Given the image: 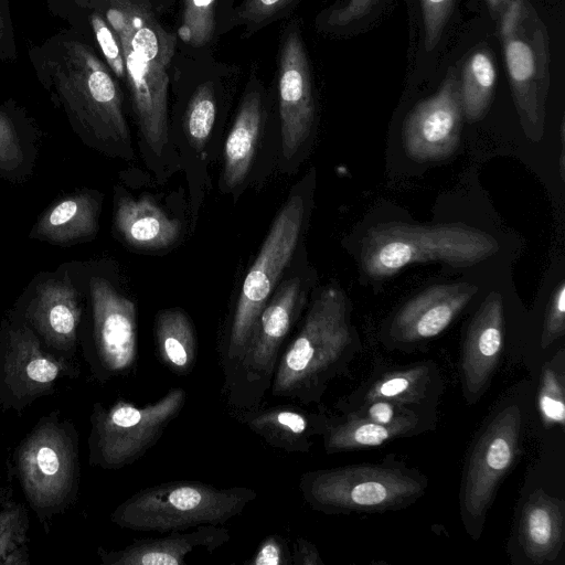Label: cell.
I'll return each mask as SVG.
<instances>
[{
  "instance_id": "obj_1",
  "label": "cell",
  "mask_w": 565,
  "mask_h": 565,
  "mask_svg": "<svg viewBox=\"0 0 565 565\" xmlns=\"http://www.w3.org/2000/svg\"><path fill=\"white\" fill-rule=\"evenodd\" d=\"M95 2L119 40L142 137L160 154L168 142V67L174 54L175 35L158 22L143 0Z\"/></svg>"
},
{
  "instance_id": "obj_2",
  "label": "cell",
  "mask_w": 565,
  "mask_h": 565,
  "mask_svg": "<svg viewBox=\"0 0 565 565\" xmlns=\"http://www.w3.org/2000/svg\"><path fill=\"white\" fill-rule=\"evenodd\" d=\"M354 349L345 295L327 288L312 301L302 326L282 350L269 388L271 397L320 403L329 382L341 374Z\"/></svg>"
},
{
  "instance_id": "obj_3",
  "label": "cell",
  "mask_w": 565,
  "mask_h": 565,
  "mask_svg": "<svg viewBox=\"0 0 565 565\" xmlns=\"http://www.w3.org/2000/svg\"><path fill=\"white\" fill-rule=\"evenodd\" d=\"M40 68L82 132L105 145L129 146L120 88L90 45L62 38L44 54Z\"/></svg>"
},
{
  "instance_id": "obj_4",
  "label": "cell",
  "mask_w": 565,
  "mask_h": 565,
  "mask_svg": "<svg viewBox=\"0 0 565 565\" xmlns=\"http://www.w3.org/2000/svg\"><path fill=\"white\" fill-rule=\"evenodd\" d=\"M498 249L499 244L492 235L462 223L419 225L391 222L366 232L360 260L369 277L383 279L417 263L470 267Z\"/></svg>"
},
{
  "instance_id": "obj_5",
  "label": "cell",
  "mask_w": 565,
  "mask_h": 565,
  "mask_svg": "<svg viewBox=\"0 0 565 565\" xmlns=\"http://www.w3.org/2000/svg\"><path fill=\"white\" fill-rule=\"evenodd\" d=\"M17 479L42 524L64 513L77 499L79 436L58 411L42 416L13 452Z\"/></svg>"
},
{
  "instance_id": "obj_6",
  "label": "cell",
  "mask_w": 565,
  "mask_h": 565,
  "mask_svg": "<svg viewBox=\"0 0 565 565\" xmlns=\"http://www.w3.org/2000/svg\"><path fill=\"white\" fill-rule=\"evenodd\" d=\"M257 498L248 487L217 488L201 481H169L143 488L111 512L110 521L127 530L169 533L200 525H222Z\"/></svg>"
},
{
  "instance_id": "obj_7",
  "label": "cell",
  "mask_w": 565,
  "mask_h": 565,
  "mask_svg": "<svg viewBox=\"0 0 565 565\" xmlns=\"http://www.w3.org/2000/svg\"><path fill=\"white\" fill-rule=\"evenodd\" d=\"M425 487L423 477L383 465L311 470L299 479L303 500L326 514L396 510L414 502Z\"/></svg>"
},
{
  "instance_id": "obj_8",
  "label": "cell",
  "mask_w": 565,
  "mask_h": 565,
  "mask_svg": "<svg viewBox=\"0 0 565 565\" xmlns=\"http://www.w3.org/2000/svg\"><path fill=\"white\" fill-rule=\"evenodd\" d=\"M303 210V201L298 195L286 202L245 277L235 309L217 348L223 384L230 379L243 354L260 312L294 254Z\"/></svg>"
},
{
  "instance_id": "obj_9",
  "label": "cell",
  "mask_w": 565,
  "mask_h": 565,
  "mask_svg": "<svg viewBox=\"0 0 565 565\" xmlns=\"http://www.w3.org/2000/svg\"><path fill=\"white\" fill-rule=\"evenodd\" d=\"M499 15L513 102L526 136L540 140L550 86L547 30L529 0H510Z\"/></svg>"
},
{
  "instance_id": "obj_10",
  "label": "cell",
  "mask_w": 565,
  "mask_h": 565,
  "mask_svg": "<svg viewBox=\"0 0 565 565\" xmlns=\"http://www.w3.org/2000/svg\"><path fill=\"white\" fill-rule=\"evenodd\" d=\"M185 402L186 392L173 387L143 406L121 399L108 406L95 403L87 438L89 465L118 470L135 463L158 444Z\"/></svg>"
},
{
  "instance_id": "obj_11",
  "label": "cell",
  "mask_w": 565,
  "mask_h": 565,
  "mask_svg": "<svg viewBox=\"0 0 565 565\" xmlns=\"http://www.w3.org/2000/svg\"><path fill=\"white\" fill-rule=\"evenodd\" d=\"M299 290L298 279L285 281L260 312L243 354L223 384L227 405L234 411L263 405L284 343L298 318Z\"/></svg>"
},
{
  "instance_id": "obj_12",
  "label": "cell",
  "mask_w": 565,
  "mask_h": 565,
  "mask_svg": "<svg viewBox=\"0 0 565 565\" xmlns=\"http://www.w3.org/2000/svg\"><path fill=\"white\" fill-rule=\"evenodd\" d=\"M75 361L50 352L25 323L8 324L0 334V406L21 412L52 395L64 379H76Z\"/></svg>"
},
{
  "instance_id": "obj_13",
  "label": "cell",
  "mask_w": 565,
  "mask_h": 565,
  "mask_svg": "<svg viewBox=\"0 0 565 565\" xmlns=\"http://www.w3.org/2000/svg\"><path fill=\"white\" fill-rule=\"evenodd\" d=\"M92 334L84 356L96 381L109 382L135 371L138 362L137 308L102 279L90 281Z\"/></svg>"
},
{
  "instance_id": "obj_14",
  "label": "cell",
  "mask_w": 565,
  "mask_h": 565,
  "mask_svg": "<svg viewBox=\"0 0 565 565\" xmlns=\"http://www.w3.org/2000/svg\"><path fill=\"white\" fill-rule=\"evenodd\" d=\"M522 413L519 406L502 408L479 436L469 458L462 486V512L480 522L502 478L520 451Z\"/></svg>"
},
{
  "instance_id": "obj_15",
  "label": "cell",
  "mask_w": 565,
  "mask_h": 565,
  "mask_svg": "<svg viewBox=\"0 0 565 565\" xmlns=\"http://www.w3.org/2000/svg\"><path fill=\"white\" fill-rule=\"evenodd\" d=\"M462 116L459 79L449 68L437 93L418 103L404 121L403 145L408 157L428 162L452 154L460 141Z\"/></svg>"
},
{
  "instance_id": "obj_16",
  "label": "cell",
  "mask_w": 565,
  "mask_h": 565,
  "mask_svg": "<svg viewBox=\"0 0 565 565\" xmlns=\"http://www.w3.org/2000/svg\"><path fill=\"white\" fill-rule=\"evenodd\" d=\"M278 86L282 153L290 158L307 139L315 116L308 60L297 31L284 41Z\"/></svg>"
},
{
  "instance_id": "obj_17",
  "label": "cell",
  "mask_w": 565,
  "mask_h": 565,
  "mask_svg": "<svg viewBox=\"0 0 565 565\" xmlns=\"http://www.w3.org/2000/svg\"><path fill=\"white\" fill-rule=\"evenodd\" d=\"M502 296L489 294L473 316L462 348L461 373L465 395L478 399L488 388L503 348Z\"/></svg>"
},
{
  "instance_id": "obj_18",
  "label": "cell",
  "mask_w": 565,
  "mask_h": 565,
  "mask_svg": "<svg viewBox=\"0 0 565 565\" xmlns=\"http://www.w3.org/2000/svg\"><path fill=\"white\" fill-rule=\"evenodd\" d=\"M470 284L433 286L409 299L395 315L391 335L405 343L440 334L477 292Z\"/></svg>"
},
{
  "instance_id": "obj_19",
  "label": "cell",
  "mask_w": 565,
  "mask_h": 565,
  "mask_svg": "<svg viewBox=\"0 0 565 565\" xmlns=\"http://www.w3.org/2000/svg\"><path fill=\"white\" fill-rule=\"evenodd\" d=\"M81 303L75 289L58 280L39 286L26 309V322L53 354L74 361Z\"/></svg>"
},
{
  "instance_id": "obj_20",
  "label": "cell",
  "mask_w": 565,
  "mask_h": 565,
  "mask_svg": "<svg viewBox=\"0 0 565 565\" xmlns=\"http://www.w3.org/2000/svg\"><path fill=\"white\" fill-rule=\"evenodd\" d=\"M231 539L228 530L218 525H200L193 531H173L162 537H143L121 550L97 553L104 565H186L185 558L194 551L209 553Z\"/></svg>"
},
{
  "instance_id": "obj_21",
  "label": "cell",
  "mask_w": 565,
  "mask_h": 565,
  "mask_svg": "<svg viewBox=\"0 0 565 565\" xmlns=\"http://www.w3.org/2000/svg\"><path fill=\"white\" fill-rule=\"evenodd\" d=\"M234 417L269 446L287 452H307L313 437L322 435L328 416L312 413L298 405L284 404L269 407L234 411Z\"/></svg>"
},
{
  "instance_id": "obj_22",
  "label": "cell",
  "mask_w": 565,
  "mask_h": 565,
  "mask_svg": "<svg viewBox=\"0 0 565 565\" xmlns=\"http://www.w3.org/2000/svg\"><path fill=\"white\" fill-rule=\"evenodd\" d=\"M519 536L525 555L535 564L554 559L564 543V504L543 491L534 492L522 509Z\"/></svg>"
},
{
  "instance_id": "obj_23",
  "label": "cell",
  "mask_w": 565,
  "mask_h": 565,
  "mask_svg": "<svg viewBox=\"0 0 565 565\" xmlns=\"http://www.w3.org/2000/svg\"><path fill=\"white\" fill-rule=\"evenodd\" d=\"M115 224L124 239L138 248H164L180 236V223L170 218L149 196L119 200Z\"/></svg>"
},
{
  "instance_id": "obj_24",
  "label": "cell",
  "mask_w": 565,
  "mask_h": 565,
  "mask_svg": "<svg viewBox=\"0 0 565 565\" xmlns=\"http://www.w3.org/2000/svg\"><path fill=\"white\" fill-rule=\"evenodd\" d=\"M259 95L249 93L244 98L224 147L223 182L231 189L246 178L254 158L262 128Z\"/></svg>"
},
{
  "instance_id": "obj_25",
  "label": "cell",
  "mask_w": 565,
  "mask_h": 565,
  "mask_svg": "<svg viewBox=\"0 0 565 565\" xmlns=\"http://www.w3.org/2000/svg\"><path fill=\"white\" fill-rule=\"evenodd\" d=\"M99 205L87 193L60 201L38 222L35 236L56 244H72L97 231Z\"/></svg>"
},
{
  "instance_id": "obj_26",
  "label": "cell",
  "mask_w": 565,
  "mask_h": 565,
  "mask_svg": "<svg viewBox=\"0 0 565 565\" xmlns=\"http://www.w3.org/2000/svg\"><path fill=\"white\" fill-rule=\"evenodd\" d=\"M154 340L160 362L173 374H190L198 360V339L186 313L177 308L160 311L154 322Z\"/></svg>"
},
{
  "instance_id": "obj_27",
  "label": "cell",
  "mask_w": 565,
  "mask_h": 565,
  "mask_svg": "<svg viewBox=\"0 0 565 565\" xmlns=\"http://www.w3.org/2000/svg\"><path fill=\"white\" fill-rule=\"evenodd\" d=\"M341 418L328 416L327 426L322 433L323 446L327 454L358 450L381 446L396 437L414 433V426H386L352 413H343Z\"/></svg>"
},
{
  "instance_id": "obj_28",
  "label": "cell",
  "mask_w": 565,
  "mask_h": 565,
  "mask_svg": "<svg viewBox=\"0 0 565 565\" xmlns=\"http://www.w3.org/2000/svg\"><path fill=\"white\" fill-rule=\"evenodd\" d=\"M433 374V366L424 363L383 373L365 388L362 403L386 399L411 408L422 406L431 392Z\"/></svg>"
},
{
  "instance_id": "obj_29",
  "label": "cell",
  "mask_w": 565,
  "mask_h": 565,
  "mask_svg": "<svg viewBox=\"0 0 565 565\" xmlns=\"http://www.w3.org/2000/svg\"><path fill=\"white\" fill-rule=\"evenodd\" d=\"M497 70L491 53L477 50L466 60L459 93L465 117L469 121L481 119L487 113L494 92Z\"/></svg>"
},
{
  "instance_id": "obj_30",
  "label": "cell",
  "mask_w": 565,
  "mask_h": 565,
  "mask_svg": "<svg viewBox=\"0 0 565 565\" xmlns=\"http://www.w3.org/2000/svg\"><path fill=\"white\" fill-rule=\"evenodd\" d=\"M29 524L23 504L9 502L0 508V565L30 564L25 546Z\"/></svg>"
},
{
  "instance_id": "obj_31",
  "label": "cell",
  "mask_w": 565,
  "mask_h": 565,
  "mask_svg": "<svg viewBox=\"0 0 565 565\" xmlns=\"http://www.w3.org/2000/svg\"><path fill=\"white\" fill-rule=\"evenodd\" d=\"M215 116L213 87L210 83H204L192 95L185 113V130L196 150H201L209 139Z\"/></svg>"
},
{
  "instance_id": "obj_32",
  "label": "cell",
  "mask_w": 565,
  "mask_h": 565,
  "mask_svg": "<svg viewBox=\"0 0 565 565\" xmlns=\"http://www.w3.org/2000/svg\"><path fill=\"white\" fill-rule=\"evenodd\" d=\"M217 0H184L179 38L186 44L201 47L210 42L215 28Z\"/></svg>"
},
{
  "instance_id": "obj_33",
  "label": "cell",
  "mask_w": 565,
  "mask_h": 565,
  "mask_svg": "<svg viewBox=\"0 0 565 565\" xmlns=\"http://www.w3.org/2000/svg\"><path fill=\"white\" fill-rule=\"evenodd\" d=\"M537 407L546 427H564L565 394L563 373L551 365L544 367L541 376Z\"/></svg>"
},
{
  "instance_id": "obj_34",
  "label": "cell",
  "mask_w": 565,
  "mask_h": 565,
  "mask_svg": "<svg viewBox=\"0 0 565 565\" xmlns=\"http://www.w3.org/2000/svg\"><path fill=\"white\" fill-rule=\"evenodd\" d=\"M340 411L343 413H352L386 426L408 425L416 427L419 423L415 411L411 407L386 399H374L362 403L360 407L340 408Z\"/></svg>"
},
{
  "instance_id": "obj_35",
  "label": "cell",
  "mask_w": 565,
  "mask_h": 565,
  "mask_svg": "<svg viewBox=\"0 0 565 565\" xmlns=\"http://www.w3.org/2000/svg\"><path fill=\"white\" fill-rule=\"evenodd\" d=\"M90 23L107 66L118 79L126 82L124 56L117 35L98 10L90 14Z\"/></svg>"
},
{
  "instance_id": "obj_36",
  "label": "cell",
  "mask_w": 565,
  "mask_h": 565,
  "mask_svg": "<svg viewBox=\"0 0 565 565\" xmlns=\"http://www.w3.org/2000/svg\"><path fill=\"white\" fill-rule=\"evenodd\" d=\"M425 29V46L431 51L438 44L455 0H420Z\"/></svg>"
},
{
  "instance_id": "obj_37",
  "label": "cell",
  "mask_w": 565,
  "mask_h": 565,
  "mask_svg": "<svg viewBox=\"0 0 565 565\" xmlns=\"http://www.w3.org/2000/svg\"><path fill=\"white\" fill-rule=\"evenodd\" d=\"M565 332V282L562 280L553 291L547 305L541 344L548 347Z\"/></svg>"
},
{
  "instance_id": "obj_38",
  "label": "cell",
  "mask_w": 565,
  "mask_h": 565,
  "mask_svg": "<svg viewBox=\"0 0 565 565\" xmlns=\"http://www.w3.org/2000/svg\"><path fill=\"white\" fill-rule=\"evenodd\" d=\"M244 565H292L291 547L280 534L267 535Z\"/></svg>"
},
{
  "instance_id": "obj_39",
  "label": "cell",
  "mask_w": 565,
  "mask_h": 565,
  "mask_svg": "<svg viewBox=\"0 0 565 565\" xmlns=\"http://www.w3.org/2000/svg\"><path fill=\"white\" fill-rule=\"evenodd\" d=\"M23 160L21 145L11 120L0 113V170L11 171Z\"/></svg>"
},
{
  "instance_id": "obj_40",
  "label": "cell",
  "mask_w": 565,
  "mask_h": 565,
  "mask_svg": "<svg viewBox=\"0 0 565 565\" xmlns=\"http://www.w3.org/2000/svg\"><path fill=\"white\" fill-rule=\"evenodd\" d=\"M292 0H246L239 18L248 23H260L285 8Z\"/></svg>"
},
{
  "instance_id": "obj_41",
  "label": "cell",
  "mask_w": 565,
  "mask_h": 565,
  "mask_svg": "<svg viewBox=\"0 0 565 565\" xmlns=\"http://www.w3.org/2000/svg\"><path fill=\"white\" fill-rule=\"evenodd\" d=\"M380 0H348V2L333 10L328 19L329 24L335 26L347 25L366 15Z\"/></svg>"
},
{
  "instance_id": "obj_42",
  "label": "cell",
  "mask_w": 565,
  "mask_h": 565,
  "mask_svg": "<svg viewBox=\"0 0 565 565\" xmlns=\"http://www.w3.org/2000/svg\"><path fill=\"white\" fill-rule=\"evenodd\" d=\"M292 565H323V561L313 543L297 537L291 548Z\"/></svg>"
},
{
  "instance_id": "obj_43",
  "label": "cell",
  "mask_w": 565,
  "mask_h": 565,
  "mask_svg": "<svg viewBox=\"0 0 565 565\" xmlns=\"http://www.w3.org/2000/svg\"><path fill=\"white\" fill-rule=\"evenodd\" d=\"M11 38V22L8 0H0V46L8 44Z\"/></svg>"
},
{
  "instance_id": "obj_44",
  "label": "cell",
  "mask_w": 565,
  "mask_h": 565,
  "mask_svg": "<svg viewBox=\"0 0 565 565\" xmlns=\"http://www.w3.org/2000/svg\"><path fill=\"white\" fill-rule=\"evenodd\" d=\"M510 0H487L490 11L500 14Z\"/></svg>"
},
{
  "instance_id": "obj_45",
  "label": "cell",
  "mask_w": 565,
  "mask_h": 565,
  "mask_svg": "<svg viewBox=\"0 0 565 565\" xmlns=\"http://www.w3.org/2000/svg\"><path fill=\"white\" fill-rule=\"evenodd\" d=\"M11 492L0 484V507H3L10 502Z\"/></svg>"
}]
</instances>
